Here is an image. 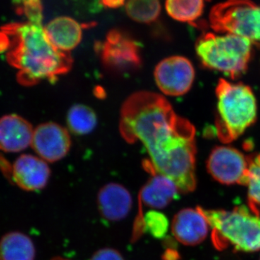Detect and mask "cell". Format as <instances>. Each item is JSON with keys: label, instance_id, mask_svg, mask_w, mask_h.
Returning <instances> with one entry per match:
<instances>
[{"label": "cell", "instance_id": "obj_12", "mask_svg": "<svg viewBox=\"0 0 260 260\" xmlns=\"http://www.w3.org/2000/svg\"><path fill=\"white\" fill-rule=\"evenodd\" d=\"M209 224L197 208L180 210L174 217L172 223L173 235L178 242L186 246H195L206 239Z\"/></svg>", "mask_w": 260, "mask_h": 260}, {"label": "cell", "instance_id": "obj_20", "mask_svg": "<svg viewBox=\"0 0 260 260\" xmlns=\"http://www.w3.org/2000/svg\"><path fill=\"white\" fill-rule=\"evenodd\" d=\"M126 12L134 21L150 24L160 16L161 5L159 0H128Z\"/></svg>", "mask_w": 260, "mask_h": 260}, {"label": "cell", "instance_id": "obj_3", "mask_svg": "<svg viewBox=\"0 0 260 260\" xmlns=\"http://www.w3.org/2000/svg\"><path fill=\"white\" fill-rule=\"evenodd\" d=\"M211 229V239L218 250L233 247L236 251L260 250V212L249 205L232 210H206L198 207Z\"/></svg>", "mask_w": 260, "mask_h": 260}, {"label": "cell", "instance_id": "obj_13", "mask_svg": "<svg viewBox=\"0 0 260 260\" xmlns=\"http://www.w3.org/2000/svg\"><path fill=\"white\" fill-rule=\"evenodd\" d=\"M133 198L124 186L109 183L102 186L97 197V204L103 218L119 221L127 216L133 208Z\"/></svg>", "mask_w": 260, "mask_h": 260}, {"label": "cell", "instance_id": "obj_14", "mask_svg": "<svg viewBox=\"0 0 260 260\" xmlns=\"http://www.w3.org/2000/svg\"><path fill=\"white\" fill-rule=\"evenodd\" d=\"M34 129L21 116L10 114L0 118V150L18 153L31 145Z\"/></svg>", "mask_w": 260, "mask_h": 260}, {"label": "cell", "instance_id": "obj_22", "mask_svg": "<svg viewBox=\"0 0 260 260\" xmlns=\"http://www.w3.org/2000/svg\"><path fill=\"white\" fill-rule=\"evenodd\" d=\"M145 230L153 237L160 239L166 235L169 229V221L164 214L157 210H150L143 216Z\"/></svg>", "mask_w": 260, "mask_h": 260}, {"label": "cell", "instance_id": "obj_29", "mask_svg": "<svg viewBox=\"0 0 260 260\" xmlns=\"http://www.w3.org/2000/svg\"><path fill=\"white\" fill-rule=\"evenodd\" d=\"M207 1H211V0H207Z\"/></svg>", "mask_w": 260, "mask_h": 260}, {"label": "cell", "instance_id": "obj_16", "mask_svg": "<svg viewBox=\"0 0 260 260\" xmlns=\"http://www.w3.org/2000/svg\"><path fill=\"white\" fill-rule=\"evenodd\" d=\"M179 190L171 179L160 174H151L140 191V203L153 209H162L178 198Z\"/></svg>", "mask_w": 260, "mask_h": 260}, {"label": "cell", "instance_id": "obj_15", "mask_svg": "<svg viewBox=\"0 0 260 260\" xmlns=\"http://www.w3.org/2000/svg\"><path fill=\"white\" fill-rule=\"evenodd\" d=\"M85 28V23L80 24L70 17L61 16L51 20L45 30L54 47L70 53L81 42L83 29Z\"/></svg>", "mask_w": 260, "mask_h": 260}, {"label": "cell", "instance_id": "obj_10", "mask_svg": "<svg viewBox=\"0 0 260 260\" xmlns=\"http://www.w3.org/2000/svg\"><path fill=\"white\" fill-rule=\"evenodd\" d=\"M31 146L45 161H58L66 156L71 147L69 132L56 123H44L34 129Z\"/></svg>", "mask_w": 260, "mask_h": 260}, {"label": "cell", "instance_id": "obj_17", "mask_svg": "<svg viewBox=\"0 0 260 260\" xmlns=\"http://www.w3.org/2000/svg\"><path fill=\"white\" fill-rule=\"evenodd\" d=\"M36 249L30 237L10 232L0 239V260H35Z\"/></svg>", "mask_w": 260, "mask_h": 260}, {"label": "cell", "instance_id": "obj_28", "mask_svg": "<svg viewBox=\"0 0 260 260\" xmlns=\"http://www.w3.org/2000/svg\"><path fill=\"white\" fill-rule=\"evenodd\" d=\"M51 260H70L68 259H65V258L61 257V256H56V257L53 258Z\"/></svg>", "mask_w": 260, "mask_h": 260}, {"label": "cell", "instance_id": "obj_2", "mask_svg": "<svg viewBox=\"0 0 260 260\" xmlns=\"http://www.w3.org/2000/svg\"><path fill=\"white\" fill-rule=\"evenodd\" d=\"M3 30L12 37L7 59L19 70L22 85L30 86L46 80L53 83L71 70V54L54 47L42 24L12 23Z\"/></svg>", "mask_w": 260, "mask_h": 260}, {"label": "cell", "instance_id": "obj_19", "mask_svg": "<svg viewBox=\"0 0 260 260\" xmlns=\"http://www.w3.org/2000/svg\"><path fill=\"white\" fill-rule=\"evenodd\" d=\"M205 0H167L166 10L169 16L182 23H192L204 10Z\"/></svg>", "mask_w": 260, "mask_h": 260}, {"label": "cell", "instance_id": "obj_23", "mask_svg": "<svg viewBox=\"0 0 260 260\" xmlns=\"http://www.w3.org/2000/svg\"><path fill=\"white\" fill-rule=\"evenodd\" d=\"M18 13L25 15L28 22L42 24L43 20V5L42 2L28 3L18 7Z\"/></svg>", "mask_w": 260, "mask_h": 260}, {"label": "cell", "instance_id": "obj_30", "mask_svg": "<svg viewBox=\"0 0 260 260\" xmlns=\"http://www.w3.org/2000/svg\"><path fill=\"white\" fill-rule=\"evenodd\" d=\"M259 260H260V259H259Z\"/></svg>", "mask_w": 260, "mask_h": 260}, {"label": "cell", "instance_id": "obj_27", "mask_svg": "<svg viewBox=\"0 0 260 260\" xmlns=\"http://www.w3.org/2000/svg\"><path fill=\"white\" fill-rule=\"evenodd\" d=\"M18 5H21L20 6L25 4H28V3H37V2H42V0H16ZM18 6V7H20Z\"/></svg>", "mask_w": 260, "mask_h": 260}, {"label": "cell", "instance_id": "obj_24", "mask_svg": "<svg viewBox=\"0 0 260 260\" xmlns=\"http://www.w3.org/2000/svg\"><path fill=\"white\" fill-rule=\"evenodd\" d=\"M90 260H124L120 252L112 248H103L95 251Z\"/></svg>", "mask_w": 260, "mask_h": 260}, {"label": "cell", "instance_id": "obj_7", "mask_svg": "<svg viewBox=\"0 0 260 260\" xmlns=\"http://www.w3.org/2000/svg\"><path fill=\"white\" fill-rule=\"evenodd\" d=\"M95 49L108 69L126 72L141 64L139 44L121 30H110L104 42L95 44Z\"/></svg>", "mask_w": 260, "mask_h": 260}, {"label": "cell", "instance_id": "obj_8", "mask_svg": "<svg viewBox=\"0 0 260 260\" xmlns=\"http://www.w3.org/2000/svg\"><path fill=\"white\" fill-rule=\"evenodd\" d=\"M249 155L230 146H218L212 150L207 162L208 173L222 184L246 186L249 176Z\"/></svg>", "mask_w": 260, "mask_h": 260}, {"label": "cell", "instance_id": "obj_1", "mask_svg": "<svg viewBox=\"0 0 260 260\" xmlns=\"http://www.w3.org/2000/svg\"><path fill=\"white\" fill-rule=\"evenodd\" d=\"M119 131L127 143L145 147L147 172L171 179L183 194L194 190L196 130L165 98L148 91L132 94L121 107Z\"/></svg>", "mask_w": 260, "mask_h": 260}, {"label": "cell", "instance_id": "obj_5", "mask_svg": "<svg viewBox=\"0 0 260 260\" xmlns=\"http://www.w3.org/2000/svg\"><path fill=\"white\" fill-rule=\"evenodd\" d=\"M251 47L252 44L245 38L208 32L198 39L195 49L205 68L222 72L236 79L247 70Z\"/></svg>", "mask_w": 260, "mask_h": 260}, {"label": "cell", "instance_id": "obj_9", "mask_svg": "<svg viewBox=\"0 0 260 260\" xmlns=\"http://www.w3.org/2000/svg\"><path fill=\"white\" fill-rule=\"evenodd\" d=\"M154 77L162 93L170 96H179L189 92L192 86L194 68L184 56H170L157 64Z\"/></svg>", "mask_w": 260, "mask_h": 260}, {"label": "cell", "instance_id": "obj_6", "mask_svg": "<svg viewBox=\"0 0 260 260\" xmlns=\"http://www.w3.org/2000/svg\"><path fill=\"white\" fill-rule=\"evenodd\" d=\"M214 31L245 38L260 47V6L251 0H227L210 10Z\"/></svg>", "mask_w": 260, "mask_h": 260}, {"label": "cell", "instance_id": "obj_18", "mask_svg": "<svg viewBox=\"0 0 260 260\" xmlns=\"http://www.w3.org/2000/svg\"><path fill=\"white\" fill-rule=\"evenodd\" d=\"M67 121L72 133L78 135H87L96 126L97 116L91 108L83 104H76L70 108Z\"/></svg>", "mask_w": 260, "mask_h": 260}, {"label": "cell", "instance_id": "obj_11", "mask_svg": "<svg viewBox=\"0 0 260 260\" xmlns=\"http://www.w3.org/2000/svg\"><path fill=\"white\" fill-rule=\"evenodd\" d=\"M50 175V169L47 161L29 154L20 155L12 168L13 181L25 191L44 189L47 185Z\"/></svg>", "mask_w": 260, "mask_h": 260}, {"label": "cell", "instance_id": "obj_21", "mask_svg": "<svg viewBox=\"0 0 260 260\" xmlns=\"http://www.w3.org/2000/svg\"><path fill=\"white\" fill-rule=\"evenodd\" d=\"M249 176L247 184L249 205L258 210L260 206V153L249 155Z\"/></svg>", "mask_w": 260, "mask_h": 260}, {"label": "cell", "instance_id": "obj_4", "mask_svg": "<svg viewBox=\"0 0 260 260\" xmlns=\"http://www.w3.org/2000/svg\"><path fill=\"white\" fill-rule=\"evenodd\" d=\"M215 94L217 116L215 130L223 143H232L255 122L257 107L250 87L219 80Z\"/></svg>", "mask_w": 260, "mask_h": 260}, {"label": "cell", "instance_id": "obj_25", "mask_svg": "<svg viewBox=\"0 0 260 260\" xmlns=\"http://www.w3.org/2000/svg\"><path fill=\"white\" fill-rule=\"evenodd\" d=\"M125 1L126 0H101L103 6L111 9L120 8L124 5Z\"/></svg>", "mask_w": 260, "mask_h": 260}, {"label": "cell", "instance_id": "obj_26", "mask_svg": "<svg viewBox=\"0 0 260 260\" xmlns=\"http://www.w3.org/2000/svg\"><path fill=\"white\" fill-rule=\"evenodd\" d=\"M10 40L8 34L3 31L0 32V51L6 50L10 47Z\"/></svg>", "mask_w": 260, "mask_h": 260}]
</instances>
